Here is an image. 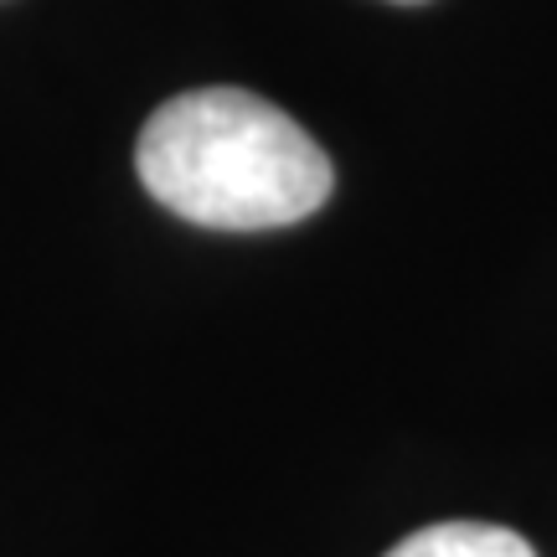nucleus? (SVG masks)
<instances>
[{"label": "nucleus", "mask_w": 557, "mask_h": 557, "mask_svg": "<svg viewBox=\"0 0 557 557\" xmlns=\"http://www.w3.org/2000/svg\"><path fill=\"white\" fill-rule=\"evenodd\" d=\"M135 165L165 212L218 233L305 222L336 186L331 156L248 88H191L160 103L139 129Z\"/></svg>", "instance_id": "obj_1"}, {"label": "nucleus", "mask_w": 557, "mask_h": 557, "mask_svg": "<svg viewBox=\"0 0 557 557\" xmlns=\"http://www.w3.org/2000/svg\"><path fill=\"white\" fill-rule=\"evenodd\" d=\"M387 557H537L532 542L517 537L511 527L491 521H438L413 537H403Z\"/></svg>", "instance_id": "obj_2"}, {"label": "nucleus", "mask_w": 557, "mask_h": 557, "mask_svg": "<svg viewBox=\"0 0 557 557\" xmlns=\"http://www.w3.org/2000/svg\"><path fill=\"white\" fill-rule=\"evenodd\" d=\"M398 5H423V0H398Z\"/></svg>", "instance_id": "obj_3"}]
</instances>
